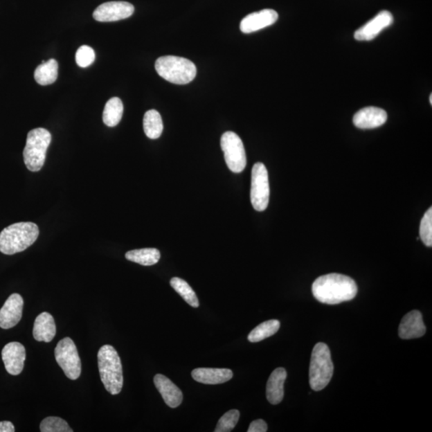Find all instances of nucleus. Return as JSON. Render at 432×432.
<instances>
[{
	"label": "nucleus",
	"mask_w": 432,
	"mask_h": 432,
	"mask_svg": "<svg viewBox=\"0 0 432 432\" xmlns=\"http://www.w3.org/2000/svg\"><path fill=\"white\" fill-rule=\"evenodd\" d=\"M357 292V282L352 278L341 274L322 276L312 285L314 297L318 302L329 305L352 300Z\"/></svg>",
	"instance_id": "obj_1"
},
{
	"label": "nucleus",
	"mask_w": 432,
	"mask_h": 432,
	"mask_svg": "<svg viewBox=\"0 0 432 432\" xmlns=\"http://www.w3.org/2000/svg\"><path fill=\"white\" fill-rule=\"evenodd\" d=\"M39 229L32 222H20L8 226L0 233V251L15 255L32 246L38 239Z\"/></svg>",
	"instance_id": "obj_2"
},
{
	"label": "nucleus",
	"mask_w": 432,
	"mask_h": 432,
	"mask_svg": "<svg viewBox=\"0 0 432 432\" xmlns=\"http://www.w3.org/2000/svg\"><path fill=\"white\" fill-rule=\"evenodd\" d=\"M98 366L101 381L112 395L121 393L123 375L121 360L116 350L111 345L102 346L98 352Z\"/></svg>",
	"instance_id": "obj_3"
},
{
	"label": "nucleus",
	"mask_w": 432,
	"mask_h": 432,
	"mask_svg": "<svg viewBox=\"0 0 432 432\" xmlns=\"http://www.w3.org/2000/svg\"><path fill=\"white\" fill-rule=\"evenodd\" d=\"M155 68L159 76L174 84H187L197 76L193 62L178 56L167 55L159 58Z\"/></svg>",
	"instance_id": "obj_4"
},
{
	"label": "nucleus",
	"mask_w": 432,
	"mask_h": 432,
	"mask_svg": "<svg viewBox=\"0 0 432 432\" xmlns=\"http://www.w3.org/2000/svg\"><path fill=\"white\" fill-rule=\"evenodd\" d=\"M334 373L330 349L327 344L318 343L314 347L309 368V383L313 390L318 392L330 383Z\"/></svg>",
	"instance_id": "obj_5"
},
{
	"label": "nucleus",
	"mask_w": 432,
	"mask_h": 432,
	"mask_svg": "<svg viewBox=\"0 0 432 432\" xmlns=\"http://www.w3.org/2000/svg\"><path fill=\"white\" fill-rule=\"evenodd\" d=\"M51 141V133L44 128H35L28 132L24 161L30 172H36L42 169Z\"/></svg>",
	"instance_id": "obj_6"
},
{
	"label": "nucleus",
	"mask_w": 432,
	"mask_h": 432,
	"mask_svg": "<svg viewBox=\"0 0 432 432\" xmlns=\"http://www.w3.org/2000/svg\"><path fill=\"white\" fill-rule=\"evenodd\" d=\"M55 357L66 377L75 380L80 377L81 360L78 350L71 338L61 339L55 349Z\"/></svg>",
	"instance_id": "obj_7"
},
{
	"label": "nucleus",
	"mask_w": 432,
	"mask_h": 432,
	"mask_svg": "<svg viewBox=\"0 0 432 432\" xmlns=\"http://www.w3.org/2000/svg\"><path fill=\"white\" fill-rule=\"evenodd\" d=\"M269 173L264 163H257L251 171V202L255 210L264 212L269 206Z\"/></svg>",
	"instance_id": "obj_8"
},
{
	"label": "nucleus",
	"mask_w": 432,
	"mask_h": 432,
	"mask_svg": "<svg viewBox=\"0 0 432 432\" xmlns=\"http://www.w3.org/2000/svg\"><path fill=\"white\" fill-rule=\"evenodd\" d=\"M221 148L225 162L231 172L240 173L246 165V156L243 142L233 132H227L221 137Z\"/></svg>",
	"instance_id": "obj_9"
},
{
	"label": "nucleus",
	"mask_w": 432,
	"mask_h": 432,
	"mask_svg": "<svg viewBox=\"0 0 432 432\" xmlns=\"http://www.w3.org/2000/svg\"><path fill=\"white\" fill-rule=\"evenodd\" d=\"M135 12L130 3L123 1L107 2L100 5L93 13V17L99 22H115L129 18Z\"/></svg>",
	"instance_id": "obj_10"
},
{
	"label": "nucleus",
	"mask_w": 432,
	"mask_h": 432,
	"mask_svg": "<svg viewBox=\"0 0 432 432\" xmlns=\"http://www.w3.org/2000/svg\"><path fill=\"white\" fill-rule=\"evenodd\" d=\"M392 13L388 11L380 12L363 27L354 33V39L358 41H370L377 38L380 33L393 23Z\"/></svg>",
	"instance_id": "obj_11"
},
{
	"label": "nucleus",
	"mask_w": 432,
	"mask_h": 432,
	"mask_svg": "<svg viewBox=\"0 0 432 432\" xmlns=\"http://www.w3.org/2000/svg\"><path fill=\"white\" fill-rule=\"evenodd\" d=\"M24 300L15 293L10 296L0 309V327L9 329L17 325L23 316Z\"/></svg>",
	"instance_id": "obj_12"
},
{
	"label": "nucleus",
	"mask_w": 432,
	"mask_h": 432,
	"mask_svg": "<svg viewBox=\"0 0 432 432\" xmlns=\"http://www.w3.org/2000/svg\"><path fill=\"white\" fill-rule=\"evenodd\" d=\"M279 15L272 9H264L258 12L251 13L242 20L240 23L241 32L250 34L264 29L274 24Z\"/></svg>",
	"instance_id": "obj_13"
},
{
	"label": "nucleus",
	"mask_w": 432,
	"mask_h": 432,
	"mask_svg": "<svg viewBox=\"0 0 432 432\" xmlns=\"http://www.w3.org/2000/svg\"><path fill=\"white\" fill-rule=\"evenodd\" d=\"M2 358L7 372L18 375L23 372L26 359V350L23 344L12 342L2 350Z\"/></svg>",
	"instance_id": "obj_14"
},
{
	"label": "nucleus",
	"mask_w": 432,
	"mask_h": 432,
	"mask_svg": "<svg viewBox=\"0 0 432 432\" xmlns=\"http://www.w3.org/2000/svg\"><path fill=\"white\" fill-rule=\"evenodd\" d=\"M387 120V112L377 107H364L353 117L354 126L360 129H373L384 125Z\"/></svg>",
	"instance_id": "obj_15"
},
{
	"label": "nucleus",
	"mask_w": 432,
	"mask_h": 432,
	"mask_svg": "<svg viewBox=\"0 0 432 432\" xmlns=\"http://www.w3.org/2000/svg\"><path fill=\"white\" fill-rule=\"evenodd\" d=\"M425 333L426 327L420 312L411 311L401 321L399 327V336L401 339L420 338L424 336Z\"/></svg>",
	"instance_id": "obj_16"
},
{
	"label": "nucleus",
	"mask_w": 432,
	"mask_h": 432,
	"mask_svg": "<svg viewBox=\"0 0 432 432\" xmlns=\"http://www.w3.org/2000/svg\"><path fill=\"white\" fill-rule=\"evenodd\" d=\"M154 383L168 407L177 408L182 404L183 395L181 390L168 378L158 374L154 378Z\"/></svg>",
	"instance_id": "obj_17"
},
{
	"label": "nucleus",
	"mask_w": 432,
	"mask_h": 432,
	"mask_svg": "<svg viewBox=\"0 0 432 432\" xmlns=\"http://www.w3.org/2000/svg\"><path fill=\"white\" fill-rule=\"evenodd\" d=\"M287 372L285 368H279L275 370L270 375L267 384V399L273 405L282 402L285 396V383L287 379Z\"/></svg>",
	"instance_id": "obj_18"
},
{
	"label": "nucleus",
	"mask_w": 432,
	"mask_h": 432,
	"mask_svg": "<svg viewBox=\"0 0 432 432\" xmlns=\"http://www.w3.org/2000/svg\"><path fill=\"white\" fill-rule=\"evenodd\" d=\"M192 377L199 383L213 385L229 381L233 377V372L226 368H202L193 370Z\"/></svg>",
	"instance_id": "obj_19"
},
{
	"label": "nucleus",
	"mask_w": 432,
	"mask_h": 432,
	"mask_svg": "<svg viewBox=\"0 0 432 432\" xmlns=\"http://www.w3.org/2000/svg\"><path fill=\"white\" fill-rule=\"evenodd\" d=\"M56 327L53 316L48 312L39 314L35 318L33 336L39 342L49 343L55 338Z\"/></svg>",
	"instance_id": "obj_20"
},
{
	"label": "nucleus",
	"mask_w": 432,
	"mask_h": 432,
	"mask_svg": "<svg viewBox=\"0 0 432 432\" xmlns=\"http://www.w3.org/2000/svg\"><path fill=\"white\" fill-rule=\"evenodd\" d=\"M59 64L54 59L43 61L35 71V80L42 86L55 83L58 77Z\"/></svg>",
	"instance_id": "obj_21"
},
{
	"label": "nucleus",
	"mask_w": 432,
	"mask_h": 432,
	"mask_svg": "<svg viewBox=\"0 0 432 432\" xmlns=\"http://www.w3.org/2000/svg\"><path fill=\"white\" fill-rule=\"evenodd\" d=\"M126 259L143 266L156 264L161 260V252L156 249H143L127 251Z\"/></svg>",
	"instance_id": "obj_22"
},
{
	"label": "nucleus",
	"mask_w": 432,
	"mask_h": 432,
	"mask_svg": "<svg viewBox=\"0 0 432 432\" xmlns=\"http://www.w3.org/2000/svg\"><path fill=\"white\" fill-rule=\"evenodd\" d=\"M143 130L152 140L161 137L163 130L162 117L156 110L147 111L143 117Z\"/></svg>",
	"instance_id": "obj_23"
},
{
	"label": "nucleus",
	"mask_w": 432,
	"mask_h": 432,
	"mask_svg": "<svg viewBox=\"0 0 432 432\" xmlns=\"http://www.w3.org/2000/svg\"><path fill=\"white\" fill-rule=\"evenodd\" d=\"M123 113V105L120 98H111L107 101L104 113H102V120L107 127H116L119 125Z\"/></svg>",
	"instance_id": "obj_24"
},
{
	"label": "nucleus",
	"mask_w": 432,
	"mask_h": 432,
	"mask_svg": "<svg viewBox=\"0 0 432 432\" xmlns=\"http://www.w3.org/2000/svg\"><path fill=\"white\" fill-rule=\"evenodd\" d=\"M280 323L279 321L271 320L260 324L251 332L249 341L251 343H257L264 339L274 336L279 331Z\"/></svg>",
	"instance_id": "obj_25"
},
{
	"label": "nucleus",
	"mask_w": 432,
	"mask_h": 432,
	"mask_svg": "<svg viewBox=\"0 0 432 432\" xmlns=\"http://www.w3.org/2000/svg\"><path fill=\"white\" fill-rule=\"evenodd\" d=\"M170 284L178 294L186 301L190 306L199 307V303L197 294L188 282L180 278L174 277L170 281Z\"/></svg>",
	"instance_id": "obj_26"
},
{
	"label": "nucleus",
	"mask_w": 432,
	"mask_h": 432,
	"mask_svg": "<svg viewBox=\"0 0 432 432\" xmlns=\"http://www.w3.org/2000/svg\"><path fill=\"white\" fill-rule=\"evenodd\" d=\"M40 431L42 432H72L69 424L61 418L48 417L45 418L40 424Z\"/></svg>",
	"instance_id": "obj_27"
},
{
	"label": "nucleus",
	"mask_w": 432,
	"mask_h": 432,
	"mask_svg": "<svg viewBox=\"0 0 432 432\" xmlns=\"http://www.w3.org/2000/svg\"><path fill=\"white\" fill-rule=\"evenodd\" d=\"M240 413L238 410H231L226 413L218 422L215 429V432H230L235 429L240 419Z\"/></svg>",
	"instance_id": "obj_28"
},
{
	"label": "nucleus",
	"mask_w": 432,
	"mask_h": 432,
	"mask_svg": "<svg viewBox=\"0 0 432 432\" xmlns=\"http://www.w3.org/2000/svg\"><path fill=\"white\" fill-rule=\"evenodd\" d=\"M420 236L423 243L426 246H432V208L426 210L423 219L421 220L420 228Z\"/></svg>",
	"instance_id": "obj_29"
},
{
	"label": "nucleus",
	"mask_w": 432,
	"mask_h": 432,
	"mask_svg": "<svg viewBox=\"0 0 432 432\" xmlns=\"http://www.w3.org/2000/svg\"><path fill=\"white\" fill-rule=\"evenodd\" d=\"M95 58V51L89 46H81L78 51H76L75 61L80 68H87V66L93 64Z\"/></svg>",
	"instance_id": "obj_30"
},
{
	"label": "nucleus",
	"mask_w": 432,
	"mask_h": 432,
	"mask_svg": "<svg viewBox=\"0 0 432 432\" xmlns=\"http://www.w3.org/2000/svg\"><path fill=\"white\" fill-rule=\"evenodd\" d=\"M267 431V425L263 420H256L250 424L249 432H266Z\"/></svg>",
	"instance_id": "obj_31"
},
{
	"label": "nucleus",
	"mask_w": 432,
	"mask_h": 432,
	"mask_svg": "<svg viewBox=\"0 0 432 432\" xmlns=\"http://www.w3.org/2000/svg\"><path fill=\"white\" fill-rule=\"evenodd\" d=\"M15 426L9 421L0 422V432H14Z\"/></svg>",
	"instance_id": "obj_32"
},
{
	"label": "nucleus",
	"mask_w": 432,
	"mask_h": 432,
	"mask_svg": "<svg viewBox=\"0 0 432 432\" xmlns=\"http://www.w3.org/2000/svg\"><path fill=\"white\" fill-rule=\"evenodd\" d=\"M430 102H431V105H432V94H431L430 96Z\"/></svg>",
	"instance_id": "obj_33"
}]
</instances>
